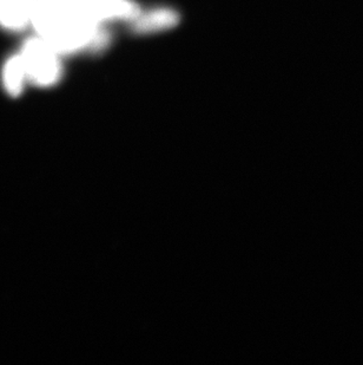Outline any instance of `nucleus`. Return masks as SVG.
Returning <instances> with one entry per match:
<instances>
[{
	"label": "nucleus",
	"instance_id": "nucleus-3",
	"mask_svg": "<svg viewBox=\"0 0 363 365\" xmlns=\"http://www.w3.org/2000/svg\"><path fill=\"white\" fill-rule=\"evenodd\" d=\"M30 4L33 0H26ZM80 11L86 17L102 24L103 21H117L127 17L130 11L129 0H52Z\"/></svg>",
	"mask_w": 363,
	"mask_h": 365
},
{
	"label": "nucleus",
	"instance_id": "nucleus-5",
	"mask_svg": "<svg viewBox=\"0 0 363 365\" xmlns=\"http://www.w3.org/2000/svg\"><path fill=\"white\" fill-rule=\"evenodd\" d=\"M30 24L26 0H0V25L11 31H21Z\"/></svg>",
	"mask_w": 363,
	"mask_h": 365
},
{
	"label": "nucleus",
	"instance_id": "nucleus-6",
	"mask_svg": "<svg viewBox=\"0 0 363 365\" xmlns=\"http://www.w3.org/2000/svg\"><path fill=\"white\" fill-rule=\"evenodd\" d=\"M28 76L19 55L14 56L7 61L3 69L4 88L11 96L17 97L23 93Z\"/></svg>",
	"mask_w": 363,
	"mask_h": 365
},
{
	"label": "nucleus",
	"instance_id": "nucleus-4",
	"mask_svg": "<svg viewBox=\"0 0 363 365\" xmlns=\"http://www.w3.org/2000/svg\"><path fill=\"white\" fill-rule=\"evenodd\" d=\"M134 30L138 34H152L170 29L179 23V14L170 9H157L140 14L132 19Z\"/></svg>",
	"mask_w": 363,
	"mask_h": 365
},
{
	"label": "nucleus",
	"instance_id": "nucleus-2",
	"mask_svg": "<svg viewBox=\"0 0 363 365\" xmlns=\"http://www.w3.org/2000/svg\"><path fill=\"white\" fill-rule=\"evenodd\" d=\"M59 53L41 37L25 41L21 57L28 82L38 86H51L60 80L62 64Z\"/></svg>",
	"mask_w": 363,
	"mask_h": 365
},
{
	"label": "nucleus",
	"instance_id": "nucleus-1",
	"mask_svg": "<svg viewBox=\"0 0 363 365\" xmlns=\"http://www.w3.org/2000/svg\"><path fill=\"white\" fill-rule=\"evenodd\" d=\"M30 24L59 55L98 50L107 44L102 24L69 5L52 0H33L30 4Z\"/></svg>",
	"mask_w": 363,
	"mask_h": 365
}]
</instances>
